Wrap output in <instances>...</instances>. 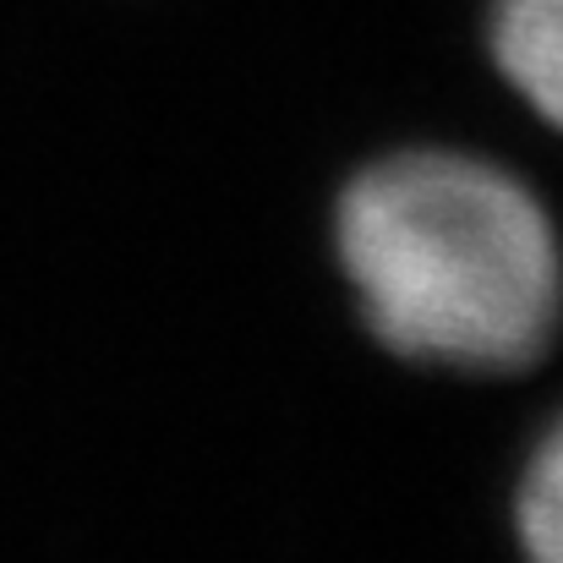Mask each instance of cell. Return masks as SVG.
I'll return each instance as SVG.
<instances>
[{
	"instance_id": "cell-1",
	"label": "cell",
	"mask_w": 563,
	"mask_h": 563,
	"mask_svg": "<svg viewBox=\"0 0 563 563\" xmlns=\"http://www.w3.org/2000/svg\"><path fill=\"white\" fill-rule=\"evenodd\" d=\"M329 257L388 362L526 377L563 334V230L542 187L471 143H394L340 176Z\"/></svg>"
},
{
	"instance_id": "cell-2",
	"label": "cell",
	"mask_w": 563,
	"mask_h": 563,
	"mask_svg": "<svg viewBox=\"0 0 563 563\" xmlns=\"http://www.w3.org/2000/svg\"><path fill=\"white\" fill-rule=\"evenodd\" d=\"M482 49L515 104L563 137V0H487Z\"/></svg>"
},
{
	"instance_id": "cell-3",
	"label": "cell",
	"mask_w": 563,
	"mask_h": 563,
	"mask_svg": "<svg viewBox=\"0 0 563 563\" xmlns=\"http://www.w3.org/2000/svg\"><path fill=\"white\" fill-rule=\"evenodd\" d=\"M509 531L520 563H563V399L531 427L515 460Z\"/></svg>"
}]
</instances>
